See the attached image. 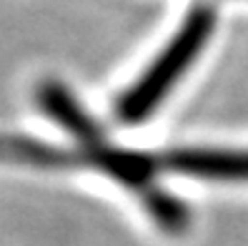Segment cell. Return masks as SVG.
Instances as JSON below:
<instances>
[{
  "mask_svg": "<svg viewBox=\"0 0 248 246\" xmlns=\"http://www.w3.org/2000/svg\"><path fill=\"white\" fill-rule=\"evenodd\" d=\"M38 103L55 123H61L68 133L78 138L80 148L91 156V164L98 171H106L108 176L128 186L133 194L143 198L145 209L151 211L155 224H160L168 231H181L188 221L186 209L173 196L163 194L153 183V173L160 171L158 156H143L113 148L100 138L95 123L83 113V108L73 100V96L61 83H43L38 88Z\"/></svg>",
  "mask_w": 248,
  "mask_h": 246,
  "instance_id": "obj_1",
  "label": "cell"
},
{
  "mask_svg": "<svg viewBox=\"0 0 248 246\" xmlns=\"http://www.w3.org/2000/svg\"><path fill=\"white\" fill-rule=\"evenodd\" d=\"M216 28V13L211 5H196L186 16L181 31L170 38V43L155 58V63L130 85L115 103V115L125 126L143 123L155 111V106L166 98L186 68L193 63Z\"/></svg>",
  "mask_w": 248,
  "mask_h": 246,
  "instance_id": "obj_2",
  "label": "cell"
},
{
  "mask_svg": "<svg viewBox=\"0 0 248 246\" xmlns=\"http://www.w3.org/2000/svg\"><path fill=\"white\" fill-rule=\"evenodd\" d=\"M160 171L208 181H248V151L231 148H173L158 156Z\"/></svg>",
  "mask_w": 248,
  "mask_h": 246,
  "instance_id": "obj_3",
  "label": "cell"
}]
</instances>
